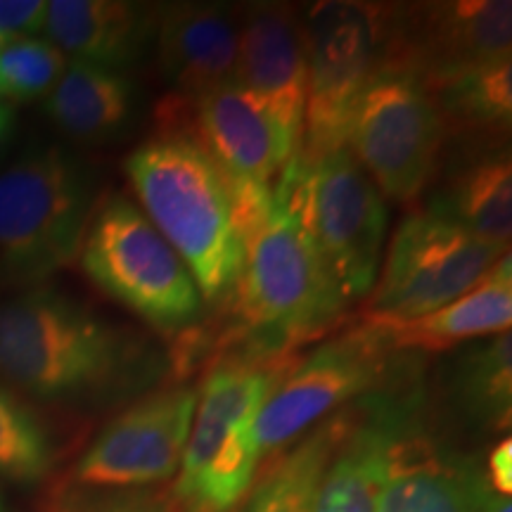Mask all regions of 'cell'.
<instances>
[{
	"mask_svg": "<svg viewBox=\"0 0 512 512\" xmlns=\"http://www.w3.org/2000/svg\"><path fill=\"white\" fill-rule=\"evenodd\" d=\"M166 370L169 358L150 337L55 287H29L0 302V380L38 401L138 399Z\"/></svg>",
	"mask_w": 512,
	"mask_h": 512,
	"instance_id": "1",
	"label": "cell"
},
{
	"mask_svg": "<svg viewBox=\"0 0 512 512\" xmlns=\"http://www.w3.org/2000/svg\"><path fill=\"white\" fill-rule=\"evenodd\" d=\"M126 174L147 221L188 266L204 304L233 302L247 245L226 178L188 126H166L145 140L126 157Z\"/></svg>",
	"mask_w": 512,
	"mask_h": 512,
	"instance_id": "2",
	"label": "cell"
},
{
	"mask_svg": "<svg viewBox=\"0 0 512 512\" xmlns=\"http://www.w3.org/2000/svg\"><path fill=\"white\" fill-rule=\"evenodd\" d=\"M230 304L238 318L233 342L271 356L297 351L347 309L285 174L275 181L266 219L249 235L245 271Z\"/></svg>",
	"mask_w": 512,
	"mask_h": 512,
	"instance_id": "3",
	"label": "cell"
},
{
	"mask_svg": "<svg viewBox=\"0 0 512 512\" xmlns=\"http://www.w3.org/2000/svg\"><path fill=\"white\" fill-rule=\"evenodd\" d=\"M93 211V178L62 147L0 169V287H38L72 264Z\"/></svg>",
	"mask_w": 512,
	"mask_h": 512,
	"instance_id": "4",
	"label": "cell"
},
{
	"mask_svg": "<svg viewBox=\"0 0 512 512\" xmlns=\"http://www.w3.org/2000/svg\"><path fill=\"white\" fill-rule=\"evenodd\" d=\"M76 259L93 285L162 335L181 339L202 323L207 304L188 266L126 195L95 207Z\"/></svg>",
	"mask_w": 512,
	"mask_h": 512,
	"instance_id": "5",
	"label": "cell"
},
{
	"mask_svg": "<svg viewBox=\"0 0 512 512\" xmlns=\"http://www.w3.org/2000/svg\"><path fill=\"white\" fill-rule=\"evenodd\" d=\"M394 5L325 0L304 12L309 88L297 157L313 164L347 145L351 117L387 69Z\"/></svg>",
	"mask_w": 512,
	"mask_h": 512,
	"instance_id": "6",
	"label": "cell"
},
{
	"mask_svg": "<svg viewBox=\"0 0 512 512\" xmlns=\"http://www.w3.org/2000/svg\"><path fill=\"white\" fill-rule=\"evenodd\" d=\"M406 354L394 349L382 325L363 320L311 354L294 358L256 418L261 458L283 451L337 408L411 382Z\"/></svg>",
	"mask_w": 512,
	"mask_h": 512,
	"instance_id": "7",
	"label": "cell"
},
{
	"mask_svg": "<svg viewBox=\"0 0 512 512\" xmlns=\"http://www.w3.org/2000/svg\"><path fill=\"white\" fill-rule=\"evenodd\" d=\"M306 226L344 304L366 299L387 242V200L349 145L313 164L292 157L283 169Z\"/></svg>",
	"mask_w": 512,
	"mask_h": 512,
	"instance_id": "8",
	"label": "cell"
},
{
	"mask_svg": "<svg viewBox=\"0 0 512 512\" xmlns=\"http://www.w3.org/2000/svg\"><path fill=\"white\" fill-rule=\"evenodd\" d=\"M505 252L432 211H413L389 242L363 320L394 325L427 316L472 290Z\"/></svg>",
	"mask_w": 512,
	"mask_h": 512,
	"instance_id": "9",
	"label": "cell"
},
{
	"mask_svg": "<svg viewBox=\"0 0 512 512\" xmlns=\"http://www.w3.org/2000/svg\"><path fill=\"white\" fill-rule=\"evenodd\" d=\"M446 138L432 93L415 76L384 69L358 100L347 145L384 200L411 204L437 174Z\"/></svg>",
	"mask_w": 512,
	"mask_h": 512,
	"instance_id": "10",
	"label": "cell"
},
{
	"mask_svg": "<svg viewBox=\"0 0 512 512\" xmlns=\"http://www.w3.org/2000/svg\"><path fill=\"white\" fill-rule=\"evenodd\" d=\"M183 105L192 110L188 131L226 178L235 219L247 245L249 235L266 219L275 181L297 155L299 145L287 136L264 102L238 83H228Z\"/></svg>",
	"mask_w": 512,
	"mask_h": 512,
	"instance_id": "11",
	"label": "cell"
},
{
	"mask_svg": "<svg viewBox=\"0 0 512 512\" xmlns=\"http://www.w3.org/2000/svg\"><path fill=\"white\" fill-rule=\"evenodd\" d=\"M197 389L171 384L138 396L76 460L72 479L95 489H145L178 472L197 408Z\"/></svg>",
	"mask_w": 512,
	"mask_h": 512,
	"instance_id": "12",
	"label": "cell"
},
{
	"mask_svg": "<svg viewBox=\"0 0 512 512\" xmlns=\"http://www.w3.org/2000/svg\"><path fill=\"white\" fill-rule=\"evenodd\" d=\"M512 5L508 0H448L394 5L387 69L422 86L510 60Z\"/></svg>",
	"mask_w": 512,
	"mask_h": 512,
	"instance_id": "13",
	"label": "cell"
},
{
	"mask_svg": "<svg viewBox=\"0 0 512 512\" xmlns=\"http://www.w3.org/2000/svg\"><path fill=\"white\" fill-rule=\"evenodd\" d=\"M375 512H512V505L491 489L477 458L448 448L427 430L418 389L396 430Z\"/></svg>",
	"mask_w": 512,
	"mask_h": 512,
	"instance_id": "14",
	"label": "cell"
},
{
	"mask_svg": "<svg viewBox=\"0 0 512 512\" xmlns=\"http://www.w3.org/2000/svg\"><path fill=\"white\" fill-rule=\"evenodd\" d=\"M235 83L264 102L299 145L309 88L304 12L287 3H254L240 12Z\"/></svg>",
	"mask_w": 512,
	"mask_h": 512,
	"instance_id": "15",
	"label": "cell"
},
{
	"mask_svg": "<svg viewBox=\"0 0 512 512\" xmlns=\"http://www.w3.org/2000/svg\"><path fill=\"white\" fill-rule=\"evenodd\" d=\"M157 69L178 100L188 102L235 83L240 12L219 3H169L155 8Z\"/></svg>",
	"mask_w": 512,
	"mask_h": 512,
	"instance_id": "16",
	"label": "cell"
},
{
	"mask_svg": "<svg viewBox=\"0 0 512 512\" xmlns=\"http://www.w3.org/2000/svg\"><path fill=\"white\" fill-rule=\"evenodd\" d=\"M46 34L69 60L126 72L155 34V10L124 0H50Z\"/></svg>",
	"mask_w": 512,
	"mask_h": 512,
	"instance_id": "17",
	"label": "cell"
},
{
	"mask_svg": "<svg viewBox=\"0 0 512 512\" xmlns=\"http://www.w3.org/2000/svg\"><path fill=\"white\" fill-rule=\"evenodd\" d=\"M512 323V259L505 252L496 266L463 297L406 323L382 325L399 351H448L472 339L510 332ZM377 325V323H375Z\"/></svg>",
	"mask_w": 512,
	"mask_h": 512,
	"instance_id": "18",
	"label": "cell"
},
{
	"mask_svg": "<svg viewBox=\"0 0 512 512\" xmlns=\"http://www.w3.org/2000/svg\"><path fill=\"white\" fill-rule=\"evenodd\" d=\"M46 112L67 138L79 143H107L131 124L136 112V86L126 72L69 60L46 98Z\"/></svg>",
	"mask_w": 512,
	"mask_h": 512,
	"instance_id": "19",
	"label": "cell"
},
{
	"mask_svg": "<svg viewBox=\"0 0 512 512\" xmlns=\"http://www.w3.org/2000/svg\"><path fill=\"white\" fill-rule=\"evenodd\" d=\"M458 223L491 245L510 247L512 235V164L508 147H489L460 164L425 207Z\"/></svg>",
	"mask_w": 512,
	"mask_h": 512,
	"instance_id": "20",
	"label": "cell"
},
{
	"mask_svg": "<svg viewBox=\"0 0 512 512\" xmlns=\"http://www.w3.org/2000/svg\"><path fill=\"white\" fill-rule=\"evenodd\" d=\"M347 427L349 415H335L318 422L316 430L299 437L294 446L268 456L266 467L233 512H311L320 479Z\"/></svg>",
	"mask_w": 512,
	"mask_h": 512,
	"instance_id": "21",
	"label": "cell"
},
{
	"mask_svg": "<svg viewBox=\"0 0 512 512\" xmlns=\"http://www.w3.org/2000/svg\"><path fill=\"white\" fill-rule=\"evenodd\" d=\"M444 114L448 131L508 136L512 121V60L484 64L425 86Z\"/></svg>",
	"mask_w": 512,
	"mask_h": 512,
	"instance_id": "22",
	"label": "cell"
},
{
	"mask_svg": "<svg viewBox=\"0 0 512 512\" xmlns=\"http://www.w3.org/2000/svg\"><path fill=\"white\" fill-rule=\"evenodd\" d=\"M448 392L467 418L491 430H508L512 413V335L475 344L448 368Z\"/></svg>",
	"mask_w": 512,
	"mask_h": 512,
	"instance_id": "23",
	"label": "cell"
},
{
	"mask_svg": "<svg viewBox=\"0 0 512 512\" xmlns=\"http://www.w3.org/2000/svg\"><path fill=\"white\" fill-rule=\"evenodd\" d=\"M53 463L46 425L22 396L0 384V479L38 484L50 475Z\"/></svg>",
	"mask_w": 512,
	"mask_h": 512,
	"instance_id": "24",
	"label": "cell"
},
{
	"mask_svg": "<svg viewBox=\"0 0 512 512\" xmlns=\"http://www.w3.org/2000/svg\"><path fill=\"white\" fill-rule=\"evenodd\" d=\"M69 57L43 38H17L0 48V102L15 107L48 98Z\"/></svg>",
	"mask_w": 512,
	"mask_h": 512,
	"instance_id": "25",
	"label": "cell"
},
{
	"mask_svg": "<svg viewBox=\"0 0 512 512\" xmlns=\"http://www.w3.org/2000/svg\"><path fill=\"white\" fill-rule=\"evenodd\" d=\"M43 512H178L169 491L145 489H95L64 484L46 501Z\"/></svg>",
	"mask_w": 512,
	"mask_h": 512,
	"instance_id": "26",
	"label": "cell"
},
{
	"mask_svg": "<svg viewBox=\"0 0 512 512\" xmlns=\"http://www.w3.org/2000/svg\"><path fill=\"white\" fill-rule=\"evenodd\" d=\"M46 22V0H0V36L5 41L36 38V34L46 31Z\"/></svg>",
	"mask_w": 512,
	"mask_h": 512,
	"instance_id": "27",
	"label": "cell"
},
{
	"mask_svg": "<svg viewBox=\"0 0 512 512\" xmlns=\"http://www.w3.org/2000/svg\"><path fill=\"white\" fill-rule=\"evenodd\" d=\"M486 479H489V486L496 491L498 496L510 498L512 491V441L505 437L501 444L491 448L489 458H486L484 465Z\"/></svg>",
	"mask_w": 512,
	"mask_h": 512,
	"instance_id": "28",
	"label": "cell"
},
{
	"mask_svg": "<svg viewBox=\"0 0 512 512\" xmlns=\"http://www.w3.org/2000/svg\"><path fill=\"white\" fill-rule=\"evenodd\" d=\"M15 126H17V114H15V107L5 105V102H0V152L8 147V143L15 136Z\"/></svg>",
	"mask_w": 512,
	"mask_h": 512,
	"instance_id": "29",
	"label": "cell"
},
{
	"mask_svg": "<svg viewBox=\"0 0 512 512\" xmlns=\"http://www.w3.org/2000/svg\"><path fill=\"white\" fill-rule=\"evenodd\" d=\"M5 43H8V41H5V38H3V36H0V48H3V46H5Z\"/></svg>",
	"mask_w": 512,
	"mask_h": 512,
	"instance_id": "30",
	"label": "cell"
},
{
	"mask_svg": "<svg viewBox=\"0 0 512 512\" xmlns=\"http://www.w3.org/2000/svg\"><path fill=\"white\" fill-rule=\"evenodd\" d=\"M0 510H3V498H0Z\"/></svg>",
	"mask_w": 512,
	"mask_h": 512,
	"instance_id": "31",
	"label": "cell"
}]
</instances>
